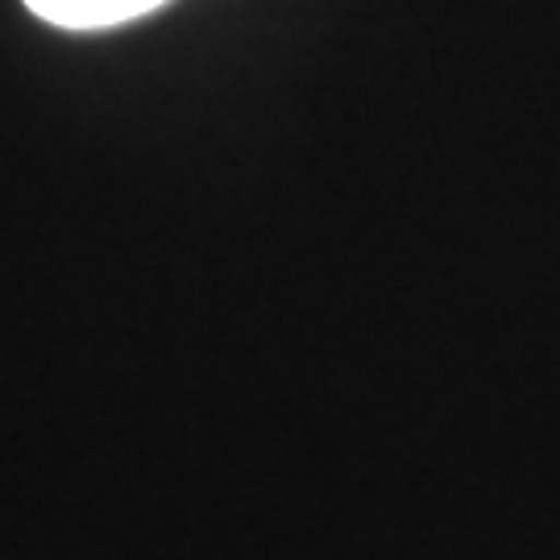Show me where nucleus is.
I'll return each mask as SVG.
<instances>
[{
  "label": "nucleus",
  "instance_id": "nucleus-1",
  "mask_svg": "<svg viewBox=\"0 0 560 560\" xmlns=\"http://www.w3.org/2000/svg\"><path fill=\"white\" fill-rule=\"evenodd\" d=\"M25 4L30 13L62 30H108V25H125L154 13L166 0H25Z\"/></svg>",
  "mask_w": 560,
  "mask_h": 560
}]
</instances>
